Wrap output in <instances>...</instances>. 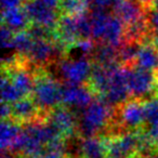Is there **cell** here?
<instances>
[{"label":"cell","instance_id":"6da1fadb","mask_svg":"<svg viewBox=\"0 0 158 158\" xmlns=\"http://www.w3.org/2000/svg\"><path fill=\"white\" fill-rule=\"evenodd\" d=\"M31 98L37 104L40 112L47 115L53 108L62 104V85L53 78L44 67L34 70V89Z\"/></svg>","mask_w":158,"mask_h":158},{"label":"cell","instance_id":"7a4b0ae2","mask_svg":"<svg viewBox=\"0 0 158 158\" xmlns=\"http://www.w3.org/2000/svg\"><path fill=\"white\" fill-rule=\"evenodd\" d=\"M114 108L102 99L93 100L85 110L78 119L77 133L81 139L91 138L100 134L107 129L112 120Z\"/></svg>","mask_w":158,"mask_h":158},{"label":"cell","instance_id":"3957f363","mask_svg":"<svg viewBox=\"0 0 158 158\" xmlns=\"http://www.w3.org/2000/svg\"><path fill=\"white\" fill-rule=\"evenodd\" d=\"M128 87L132 99L145 101L157 95L158 76L153 70L143 69L133 65L127 67Z\"/></svg>","mask_w":158,"mask_h":158},{"label":"cell","instance_id":"277c9868","mask_svg":"<svg viewBox=\"0 0 158 158\" xmlns=\"http://www.w3.org/2000/svg\"><path fill=\"white\" fill-rule=\"evenodd\" d=\"M106 158H136L138 131H128L103 138Z\"/></svg>","mask_w":158,"mask_h":158},{"label":"cell","instance_id":"5b68a950","mask_svg":"<svg viewBox=\"0 0 158 158\" xmlns=\"http://www.w3.org/2000/svg\"><path fill=\"white\" fill-rule=\"evenodd\" d=\"M60 76L64 82L85 85L88 82L92 70V62L85 57H63L57 64Z\"/></svg>","mask_w":158,"mask_h":158},{"label":"cell","instance_id":"8992f818","mask_svg":"<svg viewBox=\"0 0 158 158\" xmlns=\"http://www.w3.org/2000/svg\"><path fill=\"white\" fill-rule=\"evenodd\" d=\"M130 95L129 87H128V75L127 67H121L117 65L112 69L110 73V86L105 95L101 98L112 107L121 105L128 101Z\"/></svg>","mask_w":158,"mask_h":158},{"label":"cell","instance_id":"52a82bcc","mask_svg":"<svg viewBox=\"0 0 158 158\" xmlns=\"http://www.w3.org/2000/svg\"><path fill=\"white\" fill-rule=\"evenodd\" d=\"M94 93L87 85L64 82L62 85V105L69 108L85 110L93 101Z\"/></svg>","mask_w":158,"mask_h":158},{"label":"cell","instance_id":"ba28073f","mask_svg":"<svg viewBox=\"0 0 158 158\" xmlns=\"http://www.w3.org/2000/svg\"><path fill=\"white\" fill-rule=\"evenodd\" d=\"M24 9L33 24L55 31L60 19L57 10L47 7L39 0H27L24 3Z\"/></svg>","mask_w":158,"mask_h":158},{"label":"cell","instance_id":"9c48e42d","mask_svg":"<svg viewBox=\"0 0 158 158\" xmlns=\"http://www.w3.org/2000/svg\"><path fill=\"white\" fill-rule=\"evenodd\" d=\"M46 120L51 123L65 140L70 139L75 133H77L78 119L72 110L67 106H57L53 108L48 115Z\"/></svg>","mask_w":158,"mask_h":158},{"label":"cell","instance_id":"30bf717a","mask_svg":"<svg viewBox=\"0 0 158 158\" xmlns=\"http://www.w3.org/2000/svg\"><path fill=\"white\" fill-rule=\"evenodd\" d=\"M13 120L21 125L31 123L36 120H46L47 117L40 112L37 104L31 97H25L18 102L11 104Z\"/></svg>","mask_w":158,"mask_h":158},{"label":"cell","instance_id":"8fae6325","mask_svg":"<svg viewBox=\"0 0 158 158\" xmlns=\"http://www.w3.org/2000/svg\"><path fill=\"white\" fill-rule=\"evenodd\" d=\"M55 55L59 54L53 40L34 39L28 52L25 55V59L28 61L29 64H33L38 67H44V65L50 63Z\"/></svg>","mask_w":158,"mask_h":158},{"label":"cell","instance_id":"7c38bea8","mask_svg":"<svg viewBox=\"0 0 158 158\" xmlns=\"http://www.w3.org/2000/svg\"><path fill=\"white\" fill-rule=\"evenodd\" d=\"M112 10L114 15L123 21L125 25L147 14V9L140 0H116Z\"/></svg>","mask_w":158,"mask_h":158},{"label":"cell","instance_id":"4fadbf2b","mask_svg":"<svg viewBox=\"0 0 158 158\" xmlns=\"http://www.w3.org/2000/svg\"><path fill=\"white\" fill-rule=\"evenodd\" d=\"M117 65L103 66L100 65V64L92 63V70H91L90 78H89L88 82L86 85L99 99L105 95L108 86H110V73H112L113 68Z\"/></svg>","mask_w":158,"mask_h":158},{"label":"cell","instance_id":"5bb4252c","mask_svg":"<svg viewBox=\"0 0 158 158\" xmlns=\"http://www.w3.org/2000/svg\"><path fill=\"white\" fill-rule=\"evenodd\" d=\"M33 24L24 8H12L2 10V25L11 29L13 33L25 31Z\"/></svg>","mask_w":158,"mask_h":158},{"label":"cell","instance_id":"9a60e30c","mask_svg":"<svg viewBox=\"0 0 158 158\" xmlns=\"http://www.w3.org/2000/svg\"><path fill=\"white\" fill-rule=\"evenodd\" d=\"M152 31L149 26L147 14L139 20L125 25V40L127 41H136L140 44L151 40Z\"/></svg>","mask_w":158,"mask_h":158},{"label":"cell","instance_id":"2e32d148","mask_svg":"<svg viewBox=\"0 0 158 158\" xmlns=\"http://www.w3.org/2000/svg\"><path fill=\"white\" fill-rule=\"evenodd\" d=\"M92 63L103 66H114L118 62V48L106 42H98L91 53Z\"/></svg>","mask_w":158,"mask_h":158},{"label":"cell","instance_id":"e0dca14e","mask_svg":"<svg viewBox=\"0 0 158 158\" xmlns=\"http://www.w3.org/2000/svg\"><path fill=\"white\" fill-rule=\"evenodd\" d=\"M78 151L80 158H106L105 142L99 136L81 139Z\"/></svg>","mask_w":158,"mask_h":158},{"label":"cell","instance_id":"ac0fdd59","mask_svg":"<svg viewBox=\"0 0 158 158\" xmlns=\"http://www.w3.org/2000/svg\"><path fill=\"white\" fill-rule=\"evenodd\" d=\"M22 133L21 123L12 118L5 119L0 126V145L2 152H9Z\"/></svg>","mask_w":158,"mask_h":158},{"label":"cell","instance_id":"d6986e66","mask_svg":"<svg viewBox=\"0 0 158 158\" xmlns=\"http://www.w3.org/2000/svg\"><path fill=\"white\" fill-rule=\"evenodd\" d=\"M135 66L143 69L155 70L158 67V48L151 41L141 44L140 51L135 61Z\"/></svg>","mask_w":158,"mask_h":158},{"label":"cell","instance_id":"ffe728a7","mask_svg":"<svg viewBox=\"0 0 158 158\" xmlns=\"http://www.w3.org/2000/svg\"><path fill=\"white\" fill-rule=\"evenodd\" d=\"M125 41V23L117 16L110 15L106 25L103 41L118 48Z\"/></svg>","mask_w":158,"mask_h":158},{"label":"cell","instance_id":"44dd1931","mask_svg":"<svg viewBox=\"0 0 158 158\" xmlns=\"http://www.w3.org/2000/svg\"><path fill=\"white\" fill-rule=\"evenodd\" d=\"M91 22V29H92V38L94 41L102 42L103 41L104 33H105L106 25H107L110 14L107 10L92 8V11L89 14Z\"/></svg>","mask_w":158,"mask_h":158},{"label":"cell","instance_id":"7402d4cb","mask_svg":"<svg viewBox=\"0 0 158 158\" xmlns=\"http://www.w3.org/2000/svg\"><path fill=\"white\" fill-rule=\"evenodd\" d=\"M140 42L136 41H125L118 47V62L125 67L135 65L138 53L141 48Z\"/></svg>","mask_w":158,"mask_h":158},{"label":"cell","instance_id":"603a6c76","mask_svg":"<svg viewBox=\"0 0 158 158\" xmlns=\"http://www.w3.org/2000/svg\"><path fill=\"white\" fill-rule=\"evenodd\" d=\"M88 0H60L57 12L61 15H84L88 10Z\"/></svg>","mask_w":158,"mask_h":158},{"label":"cell","instance_id":"cb8c5ba5","mask_svg":"<svg viewBox=\"0 0 158 158\" xmlns=\"http://www.w3.org/2000/svg\"><path fill=\"white\" fill-rule=\"evenodd\" d=\"M1 98H2V102L8 104H13L24 98L11 82L9 77L5 74H2L1 76Z\"/></svg>","mask_w":158,"mask_h":158},{"label":"cell","instance_id":"d4e9b609","mask_svg":"<svg viewBox=\"0 0 158 158\" xmlns=\"http://www.w3.org/2000/svg\"><path fill=\"white\" fill-rule=\"evenodd\" d=\"M33 40L34 39L29 36V34L26 31L15 33L13 37V49L18 51V54L25 57L31 44H33Z\"/></svg>","mask_w":158,"mask_h":158},{"label":"cell","instance_id":"484cf974","mask_svg":"<svg viewBox=\"0 0 158 158\" xmlns=\"http://www.w3.org/2000/svg\"><path fill=\"white\" fill-rule=\"evenodd\" d=\"M147 126H158V97H152L144 101Z\"/></svg>","mask_w":158,"mask_h":158},{"label":"cell","instance_id":"4316f807","mask_svg":"<svg viewBox=\"0 0 158 158\" xmlns=\"http://www.w3.org/2000/svg\"><path fill=\"white\" fill-rule=\"evenodd\" d=\"M13 31L7 26L2 25L1 27V41H2V47L5 49H13Z\"/></svg>","mask_w":158,"mask_h":158},{"label":"cell","instance_id":"83f0119b","mask_svg":"<svg viewBox=\"0 0 158 158\" xmlns=\"http://www.w3.org/2000/svg\"><path fill=\"white\" fill-rule=\"evenodd\" d=\"M149 26H151L152 36L158 38V9H153L147 13Z\"/></svg>","mask_w":158,"mask_h":158},{"label":"cell","instance_id":"f1b7e54d","mask_svg":"<svg viewBox=\"0 0 158 158\" xmlns=\"http://www.w3.org/2000/svg\"><path fill=\"white\" fill-rule=\"evenodd\" d=\"M26 1L27 0H1V7H2V10L21 8V6H24Z\"/></svg>","mask_w":158,"mask_h":158},{"label":"cell","instance_id":"f546056e","mask_svg":"<svg viewBox=\"0 0 158 158\" xmlns=\"http://www.w3.org/2000/svg\"><path fill=\"white\" fill-rule=\"evenodd\" d=\"M11 117H12L11 105L2 102V104H1V118H2V120H5V119H10Z\"/></svg>","mask_w":158,"mask_h":158},{"label":"cell","instance_id":"4dcf8cb0","mask_svg":"<svg viewBox=\"0 0 158 158\" xmlns=\"http://www.w3.org/2000/svg\"><path fill=\"white\" fill-rule=\"evenodd\" d=\"M39 1H41L44 5H46L47 7L51 8V9L57 10V8H59L60 0H39Z\"/></svg>","mask_w":158,"mask_h":158},{"label":"cell","instance_id":"1f68e13d","mask_svg":"<svg viewBox=\"0 0 158 158\" xmlns=\"http://www.w3.org/2000/svg\"><path fill=\"white\" fill-rule=\"evenodd\" d=\"M140 1L144 5L146 9H149L152 6H154V2H155V0H140Z\"/></svg>","mask_w":158,"mask_h":158},{"label":"cell","instance_id":"d6a6232c","mask_svg":"<svg viewBox=\"0 0 158 158\" xmlns=\"http://www.w3.org/2000/svg\"><path fill=\"white\" fill-rule=\"evenodd\" d=\"M136 158H158V151L154 152L152 154H148V155H144V156H136Z\"/></svg>","mask_w":158,"mask_h":158},{"label":"cell","instance_id":"836d02e7","mask_svg":"<svg viewBox=\"0 0 158 158\" xmlns=\"http://www.w3.org/2000/svg\"><path fill=\"white\" fill-rule=\"evenodd\" d=\"M1 158H18V157H14L13 154L9 153V152H3L2 156H1Z\"/></svg>","mask_w":158,"mask_h":158},{"label":"cell","instance_id":"e575fe53","mask_svg":"<svg viewBox=\"0 0 158 158\" xmlns=\"http://www.w3.org/2000/svg\"><path fill=\"white\" fill-rule=\"evenodd\" d=\"M154 7H155V9H158V0H155V2H154Z\"/></svg>","mask_w":158,"mask_h":158},{"label":"cell","instance_id":"d590c367","mask_svg":"<svg viewBox=\"0 0 158 158\" xmlns=\"http://www.w3.org/2000/svg\"><path fill=\"white\" fill-rule=\"evenodd\" d=\"M88 1H89V2H91V3H92L93 1H95V0H88Z\"/></svg>","mask_w":158,"mask_h":158},{"label":"cell","instance_id":"8d00e7d4","mask_svg":"<svg viewBox=\"0 0 158 158\" xmlns=\"http://www.w3.org/2000/svg\"><path fill=\"white\" fill-rule=\"evenodd\" d=\"M157 97H158V89H157Z\"/></svg>","mask_w":158,"mask_h":158},{"label":"cell","instance_id":"74e56055","mask_svg":"<svg viewBox=\"0 0 158 158\" xmlns=\"http://www.w3.org/2000/svg\"><path fill=\"white\" fill-rule=\"evenodd\" d=\"M157 75H158V67H157Z\"/></svg>","mask_w":158,"mask_h":158}]
</instances>
